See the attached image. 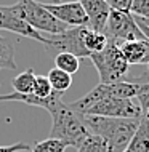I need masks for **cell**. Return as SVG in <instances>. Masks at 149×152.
Instances as JSON below:
<instances>
[{
	"label": "cell",
	"instance_id": "cell-1",
	"mask_svg": "<svg viewBox=\"0 0 149 152\" xmlns=\"http://www.w3.org/2000/svg\"><path fill=\"white\" fill-rule=\"evenodd\" d=\"M141 120V118H139ZM136 118H111L98 115H84V123L92 134L106 141L109 152H125L130 139L138 130Z\"/></svg>",
	"mask_w": 149,
	"mask_h": 152
},
{
	"label": "cell",
	"instance_id": "cell-2",
	"mask_svg": "<svg viewBox=\"0 0 149 152\" xmlns=\"http://www.w3.org/2000/svg\"><path fill=\"white\" fill-rule=\"evenodd\" d=\"M50 117H51L50 138L59 139L68 147L72 146L77 149L80 142L90 134L84 123V115L72 110L64 102H61L58 109L50 114Z\"/></svg>",
	"mask_w": 149,
	"mask_h": 152
},
{
	"label": "cell",
	"instance_id": "cell-3",
	"mask_svg": "<svg viewBox=\"0 0 149 152\" xmlns=\"http://www.w3.org/2000/svg\"><path fill=\"white\" fill-rule=\"evenodd\" d=\"M143 82L139 79L131 80H120V82H114V83H98L95 88H92L87 94H84L82 98H79L77 101L68 104L72 110H76L79 114H84L85 109H88L92 104L107 99V98H119V99H135L136 94L139 91Z\"/></svg>",
	"mask_w": 149,
	"mask_h": 152
},
{
	"label": "cell",
	"instance_id": "cell-4",
	"mask_svg": "<svg viewBox=\"0 0 149 152\" xmlns=\"http://www.w3.org/2000/svg\"><path fill=\"white\" fill-rule=\"evenodd\" d=\"M90 59L99 74V83H114V82L125 80V75L130 69L120 51V47L109 39L104 50L92 53Z\"/></svg>",
	"mask_w": 149,
	"mask_h": 152
},
{
	"label": "cell",
	"instance_id": "cell-5",
	"mask_svg": "<svg viewBox=\"0 0 149 152\" xmlns=\"http://www.w3.org/2000/svg\"><path fill=\"white\" fill-rule=\"evenodd\" d=\"M13 7L19 18L40 34L48 32L51 35H58L69 29V26L58 21L43 7V3L37 2V0H18Z\"/></svg>",
	"mask_w": 149,
	"mask_h": 152
},
{
	"label": "cell",
	"instance_id": "cell-6",
	"mask_svg": "<svg viewBox=\"0 0 149 152\" xmlns=\"http://www.w3.org/2000/svg\"><path fill=\"white\" fill-rule=\"evenodd\" d=\"M104 34L109 40H112L117 45L125 42H135V40H144L146 37L139 31L138 24L131 13H123V11L111 10L107 16Z\"/></svg>",
	"mask_w": 149,
	"mask_h": 152
},
{
	"label": "cell",
	"instance_id": "cell-7",
	"mask_svg": "<svg viewBox=\"0 0 149 152\" xmlns=\"http://www.w3.org/2000/svg\"><path fill=\"white\" fill-rule=\"evenodd\" d=\"M82 115H98L111 118H139L143 117L141 106L135 99H119V98H107L92 104L84 110Z\"/></svg>",
	"mask_w": 149,
	"mask_h": 152
},
{
	"label": "cell",
	"instance_id": "cell-8",
	"mask_svg": "<svg viewBox=\"0 0 149 152\" xmlns=\"http://www.w3.org/2000/svg\"><path fill=\"white\" fill-rule=\"evenodd\" d=\"M87 29H88V26L69 27L63 34L45 37V47H47L48 51H56V53L64 51V53H71L77 58H90V53L84 43V35Z\"/></svg>",
	"mask_w": 149,
	"mask_h": 152
},
{
	"label": "cell",
	"instance_id": "cell-9",
	"mask_svg": "<svg viewBox=\"0 0 149 152\" xmlns=\"http://www.w3.org/2000/svg\"><path fill=\"white\" fill-rule=\"evenodd\" d=\"M0 29H5L15 34L26 37V39H32L37 42L45 45V35H42L40 32L34 31L29 24H26L16 13L13 5H0Z\"/></svg>",
	"mask_w": 149,
	"mask_h": 152
},
{
	"label": "cell",
	"instance_id": "cell-10",
	"mask_svg": "<svg viewBox=\"0 0 149 152\" xmlns=\"http://www.w3.org/2000/svg\"><path fill=\"white\" fill-rule=\"evenodd\" d=\"M43 7L51 13L58 21L64 23L69 27L88 26L85 10L79 2H66V3H43Z\"/></svg>",
	"mask_w": 149,
	"mask_h": 152
},
{
	"label": "cell",
	"instance_id": "cell-11",
	"mask_svg": "<svg viewBox=\"0 0 149 152\" xmlns=\"http://www.w3.org/2000/svg\"><path fill=\"white\" fill-rule=\"evenodd\" d=\"M77 2L85 10L90 29L95 32H103L104 34L107 16H109V11H111L106 0H77Z\"/></svg>",
	"mask_w": 149,
	"mask_h": 152
},
{
	"label": "cell",
	"instance_id": "cell-12",
	"mask_svg": "<svg viewBox=\"0 0 149 152\" xmlns=\"http://www.w3.org/2000/svg\"><path fill=\"white\" fill-rule=\"evenodd\" d=\"M0 101H18L27 106H34V107H42L48 114H51L53 110L58 109V106L63 102L61 99V93L53 91L48 98H37L35 94H21V93H10V94H0Z\"/></svg>",
	"mask_w": 149,
	"mask_h": 152
},
{
	"label": "cell",
	"instance_id": "cell-13",
	"mask_svg": "<svg viewBox=\"0 0 149 152\" xmlns=\"http://www.w3.org/2000/svg\"><path fill=\"white\" fill-rule=\"evenodd\" d=\"M125 152H149V123L141 117L138 130L130 139Z\"/></svg>",
	"mask_w": 149,
	"mask_h": 152
},
{
	"label": "cell",
	"instance_id": "cell-14",
	"mask_svg": "<svg viewBox=\"0 0 149 152\" xmlns=\"http://www.w3.org/2000/svg\"><path fill=\"white\" fill-rule=\"evenodd\" d=\"M47 79L50 82V85H51L53 91L61 93V94L64 91H68L72 85V75H69L68 72L61 71V69H56V67L48 72Z\"/></svg>",
	"mask_w": 149,
	"mask_h": 152
},
{
	"label": "cell",
	"instance_id": "cell-15",
	"mask_svg": "<svg viewBox=\"0 0 149 152\" xmlns=\"http://www.w3.org/2000/svg\"><path fill=\"white\" fill-rule=\"evenodd\" d=\"M34 82H35V74L34 69H26L24 72L18 74L13 80H11V85H13L15 93H21V94H29L34 90Z\"/></svg>",
	"mask_w": 149,
	"mask_h": 152
},
{
	"label": "cell",
	"instance_id": "cell-16",
	"mask_svg": "<svg viewBox=\"0 0 149 152\" xmlns=\"http://www.w3.org/2000/svg\"><path fill=\"white\" fill-rule=\"evenodd\" d=\"M8 69V71H15L18 66L15 63V48L13 43L8 39L0 35V71Z\"/></svg>",
	"mask_w": 149,
	"mask_h": 152
},
{
	"label": "cell",
	"instance_id": "cell-17",
	"mask_svg": "<svg viewBox=\"0 0 149 152\" xmlns=\"http://www.w3.org/2000/svg\"><path fill=\"white\" fill-rule=\"evenodd\" d=\"M84 43H85V48L88 50V53L92 55V53H98V51L104 50L107 45V37L103 32H95L88 27L84 35Z\"/></svg>",
	"mask_w": 149,
	"mask_h": 152
},
{
	"label": "cell",
	"instance_id": "cell-18",
	"mask_svg": "<svg viewBox=\"0 0 149 152\" xmlns=\"http://www.w3.org/2000/svg\"><path fill=\"white\" fill-rule=\"evenodd\" d=\"M53 59H55L56 69H61V71L68 72L69 75H74V74L79 71V67H80L79 58L74 56V55H71V53H64V51L56 53Z\"/></svg>",
	"mask_w": 149,
	"mask_h": 152
},
{
	"label": "cell",
	"instance_id": "cell-19",
	"mask_svg": "<svg viewBox=\"0 0 149 152\" xmlns=\"http://www.w3.org/2000/svg\"><path fill=\"white\" fill-rule=\"evenodd\" d=\"M77 152H109V147L103 138L90 133L77 147Z\"/></svg>",
	"mask_w": 149,
	"mask_h": 152
},
{
	"label": "cell",
	"instance_id": "cell-20",
	"mask_svg": "<svg viewBox=\"0 0 149 152\" xmlns=\"http://www.w3.org/2000/svg\"><path fill=\"white\" fill-rule=\"evenodd\" d=\"M68 149V146L63 141L55 138H47L43 141H39L32 146L31 152H64Z\"/></svg>",
	"mask_w": 149,
	"mask_h": 152
},
{
	"label": "cell",
	"instance_id": "cell-21",
	"mask_svg": "<svg viewBox=\"0 0 149 152\" xmlns=\"http://www.w3.org/2000/svg\"><path fill=\"white\" fill-rule=\"evenodd\" d=\"M51 93H53V88H51V85H50L47 77L45 75H35L32 94H35L37 98H48Z\"/></svg>",
	"mask_w": 149,
	"mask_h": 152
},
{
	"label": "cell",
	"instance_id": "cell-22",
	"mask_svg": "<svg viewBox=\"0 0 149 152\" xmlns=\"http://www.w3.org/2000/svg\"><path fill=\"white\" fill-rule=\"evenodd\" d=\"M130 13L143 19H149V0H131Z\"/></svg>",
	"mask_w": 149,
	"mask_h": 152
},
{
	"label": "cell",
	"instance_id": "cell-23",
	"mask_svg": "<svg viewBox=\"0 0 149 152\" xmlns=\"http://www.w3.org/2000/svg\"><path fill=\"white\" fill-rule=\"evenodd\" d=\"M136 99H138V104L141 106V110L149 106V80L141 83L139 91H138V94H136Z\"/></svg>",
	"mask_w": 149,
	"mask_h": 152
},
{
	"label": "cell",
	"instance_id": "cell-24",
	"mask_svg": "<svg viewBox=\"0 0 149 152\" xmlns=\"http://www.w3.org/2000/svg\"><path fill=\"white\" fill-rule=\"evenodd\" d=\"M106 3L109 5L111 10H117V11H123V13H130L131 0H106Z\"/></svg>",
	"mask_w": 149,
	"mask_h": 152
},
{
	"label": "cell",
	"instance_id": "cell-25",
	"mask_svg": "<svg viewBox=\"0 0 149 152\" xmlns=\"http://www.w3.org/2000/svg\"><path fill=\"white\" fill-rule=\"evenodd\" d=\"M32 146L26 142H16L13 146H0V152H31Z\"/></svg>",
	"mask_w": 149,
	"mask_h": 152
},
{
	"label": "cell",
	"instance_id": "cell-26",
	"mask_svg": "<svg viewBox=\"0 0 149 152\" xmlns=\"http://www.w3.org/2000/svg\"><path fill=\"white\" fill-rule=\"evenodd\" d=\"M139 19H141V21L146 24V26H149V19H143V18H139Z\"/></svg>",
	"mask_w": 149,
	"mask_h": 152
},
{
	"label": "cell",
	"instance_id": "cell-27",
	"mask_svg": "<svg viewBox=\"0 0 149 152\" xmlns=\"http://www.w3.org/2000/svg\"><path fill=\"white\" fill-rule=\"evenodd\" d=\"M58 2H59V0H58Z\"/></svg>",
	"mask_w": 149,
	"mask_h": 152
}]
</instances>
